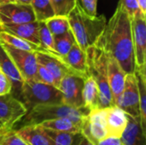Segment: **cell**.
Instances as JSON below:
<instances>
[{"label": "cell", "mask_w": 146, "mask_h": 145, "mask_svg": "<svg viewBox=\"0 0 146 145\" xmlns=\"http://www.w3.org/2000/svg\"><path fill=\"white\" fill-rule=\"evenodd\" d=\"M96 44L114 57L126 73L135 72L132 19L119 3Z\"/></svg>", "instance_id": "6da1fadb"}, {"label": "cell", "mask_w": 146, "mask_h": 145, "mask_svg": "<svg viewBox=\"0 0 146 145\" xmlns=\"http://www.w3.org/2000/svg\"><path fill=\"white\" fill-rule=\"evenodd\" d=\"M68 19L75 41L84 51L96 44L107 23L104 15L91 16L86 14L78 0Z\"/></svg>", "instance_id": "7a4b0ae2"}, {"label": "cell", "mask_w": 146, "mask_h": 145, "mask_svg": "<svg viewBox=\"0 0 146 145\" xmlns=\"http://www.w3.org/2000/svg\"><path fill=\"white\" fill-rule=\"evenodd\" d=\"M86 54L89 75L94 79L98 88L99 108L104 109L114 106L112 93L108 83L107 54L97 44L89 47L86 50Z\"/></svg>", "instance_id": "3957f363"}, {"label": "cell", "mask_w": 146, "mask_h": 145, "mask_svg": "<svg viewBox=\"0 0 146 145\" xmlns=\"http://www.w3.org/2000/svg\"><path fill=\"white\" fill-rule=\"evenodd\" d=\"M89 110L83 108H74L64 103L39 104L30 109L22 118V126L37 125L42 121L57 118H68L83 126Z\"/></svg>", "instance_id": "277c9868"}, {"label": "cell", "mask_w": 146, "mask_h": 145, "mask_svg": "<svg viewBox=\"0 0 146 145\" xmlns=\"http://www.w3.org/2000/svg\"><path fill=\"white\" fill-rule=\"evenodd\" d=\"M21 100L29 110L39 104L62 103V94L58 88L52 85L42 83L35 79L24 80Z\"/></svg>", "instance_id": "5b68a950"}, {"label": "cell", "mask_w": 146, "mask_h": 145, "mask_svg": "<svg viewBox=\"0 0 146 145\" xmlns=\"http://www.w3.org/2000/svg\"><path fill=\"white\" fill-rule=\"evenodd\" d=\"M135 70L146 71V15L142 11L132 18Z\"/></svg>", "instance_id": "8992f818"}, {"label": "cell", "mask_w": 146, "mask_h": 145, "mask_svg": "<svg viewBox=\"0 0 146 145\" xmlns=\"http://www.w3.org/2000/svg\"><path fill=\"white\" fill-rule=\"evenodd\" d=\"M28 109L25 103L12 93L0 96V121L9 129L27 115Z\"/></svg>", "instance_id": "52a82bcc"}, {"label": "cell", "mask_w": 146, "mask_h": 145, "mask_svg": "<svg viewBox=\"0 0 146 145\" xmlns=\"http://www.w3.org/2000/svg\"><path fill=\"white\" fill-rule=\"evenodd\" d=\"M84 79L82 75L73 71L68 72L62 78L59 85V90L62 94V103L74 108H83Z\"/></svg>", "instance_id": "ba28073f"}, {"label": "cell", "mask_w": 146, "mask_h": 145, "mask_svg": "<svg viewBox=\"0 0 146 145\" xmlns=\"http://www.w3.org/2000/svg\"><path fill=\"white\" fill-rule=\"evenodd\" d=\"M0 43L13 60L24 80L34 79L38 68L36 52L16 49L2 40H0Z\"/></svg>", "instance_id": "9c48e42d"}, {"label": "cell", "mask_w": 146, "mask_h": 145, "mask_svg": "<svg viewBox=\"0 0 146 145\" xmlns=\"http://www.w3.org/2000/svg\"><path fill=\"white\" fill-rule=\"evenodd\" d=\"M36 17L30 4L9 3L0 4V26L35 21Z\"/></svg>", "instance_id": "30bf717a"}, {"label": "cell", "mask_w": 146, "mask_h": 145, "mask_svg": "<svg viewBox=\"0 0 146 145\" xmlns=\"http://www.w3.org/2000/svg\"><path fill=\"white\" fill-rule=\"evenodd\" d=\"M119 108L127 115L139 118V94L136 76L133 73H127L125 79V86L117 103Z\"/></svg>", "instance_id": "8fae6325"}, {"label": "cell", "mask_w": 146, "mask_h": 145, "mask_svg": "<svg viewBox=\"0 0 146 145\" xmlns=\"http://www.w3.org/2000/svg\"><path fill=\"white\" fill-rule=\"evenodd\" d=\"M0 69L5 73L12 84L11 93L21 100V88L24 79L19 69L14 63L13 60L7 53L2 44L0 43Z\"/></svg>", "instance_id": "7c38bea8"}, {"label": "cell", "mask_w": 146, "mask_h": 145, "mask_svg": "<svg viewBox=\"0 0 146 145\" xmlns=\"http://www.w3.org/2000/svg\"><path fill=\"white\" fill-rule=\"evenodd\" d=\"M107 72H108V83L112 93L115 105H117L125 86L126 73L121 68L118 62L112 56H108Z\"/></svg>", "instance_id": "4fadbf2b"}, {"label": "cell", "mask_w": 146, "mask_h": 145, "mask_svg": "<svg viewBox=\"0 0 146 145\" xmlns=\"http://www.w3.org/2000/svg\"><path fill=\"white\" fill-rule=\"evenodd\" d=\"M60 56L48 54L44 52H36L38 63L43 65L51 74L54 79V85L59 89L60 82L62 78L72 70L60 59ZM74 72V71H73Z\"/></svg>", "instance_id": "5bb4252c"}, {"label": "cell", "mask_w": 146, "mask_h": 145, "mask_svg": "<svg viewBox=\"0 0 146 145\" xmlns=\"http://www.w3.org/2000/svg\"><path fill=\"white\" fill-rule=\"evenodd\" d=\"M127 114L116 105L106 108L108 137L121 138L127 125Z\"/></svg>", "instance_id": "9a60e30c"}, {"label": "cell", "mask_w": 146, "mask_h": 145, "mask_svg": "<svg viewBox=\"0 0 146 145\" xmlns=\"http://www.w3.org/2000/svg\"><path fill=\"white\" fill-rule=\"evenodd\" d=\"M0 30L4 31L9 34L26 39L32 43L39 44V21H35L32 22L1 25ZM40 45V44H39Z\"/></svg>", "instance_id": "2e32d148"}, {"label": "cell", "mask_w": 146, "mask_h": 145, "mask_svg": "<svg viewBox=\"0 0 146 145\" xmlns=\"http://www.w3.org/2000/svg\"><path fill=\"white\" fill-rule=\"evenodd\" d=\"M59 57L74 73L82 75L84 78L89 76L86 51L82 50L77 43L73 45L67 55Z\"/></svg>", "instance_id": "e0dca14e"}, {"label": "cell", "mask_w": 146, "mask_h": 145, "mask_svg": "<svg viewBox=\"0 0 146 145\" xmlns=\"http://www.w3.org/2000/svg\"><path fill=\"white\" fill-rule=\"evenodd\" d=\"M15 132L27 145H54L44 128L38 125L23 126Z\"/></svg>", "instance_id": "ac0fdd59"}, {"label": "cell", "mask_w": 146, "mask_h": 145, "mask_svg": "<svg viewBox=\"0 0 146 145\" xmlns=\"http://www.w3.org/2000/svg\"><path fill=\"white\" fill-rule=\"evenodd\" d=\"M127 125L121 136V141L125 145H142L144 143V136L141 126L140 120L127 115Z\"/></svg>", "instance_id": "d6986e66"}, {"label": "cell", "mask_w": 146, "mask_h": 145, "mask_svg": "<svg viewBox=\"0 0 146 145\" xmlns=\"http://www.w3.org/2000/svg\"><path fill=\"white\" fill-rule=\"evenodd\" d=\"M83 107L87 110L99 109V92L96 81L89 75L84 79L82 90Z\"/></svg>", "instance_id": "ffe728a7"}, {"label": "cell", "mask_w": 146, "mask_h": 145, "mask_svg": "<svg viewBox=\"0 0 146 145\" xmlns=\"http://www.w3.org/2000/svg\"><path fill=\"white\" fill-rule=\"evenodd\" d=\"M43 128L50 129L53 131L58 132H73L78 133L81 132L82 126L74 121L68 118H57L53 120H48L37 124Z\"/></svg>", "instance_id": "44dd1931"}, {"label": "cell", "mask_w": 146, "mask_h": 145, "mask_svg": "<svg viewBox=\"0 0 146 145\" xmlns=\"http://www.w3.org/2000/svg\"><path fill=\"white\" fill-rule=\"evenodd\" d=\"M0 40L9 44V45H11L16 49L32 51V52H44V53L50 54V52H48L45 49H44L39 44L32 43L30 41H27L26 39L14 36L12 34H9L4 31H1V30H0Z\"/></svg>", "instance_id": "7402d4cb"}, {"label": "cell", "mask_w": 146, "mask_h": 145, "mask_svg": "<svg viewBox=\"0 0 146 145\" xmlns=\"http://www.w3.org/2000/svg\"><path fill=\"white\" fill-rule=\"evenodd\" d=\"M136 76L139 94V118H140V126L144 136H145L146 126V73L134 72Z\"/></svg>", "instance_id": "603a6c76"}, {"label": "cell", "mask_w": 146, "mask_h": 145, "mask_svg": "<svg viewBox=\"0 0 146 145\" xmlns=\"http://www.w3.org/2000/svg\"><path fill=\"white\" fill-rule=\"evenodd\" d=\"M45 133L51 138L54 145H77L82 138V133H73L53 131L44 128Z\"/></svg>", "instance_id": "cb8c5ba5"}, {"label": "cell", "mask_w": 146, "mask_h": 145, "mask_svg": "<svg viewBox=\"0 0 146 145\" xmlns=\"http://www.w3.org/2000/svg\"><path fill=\"white\" fill-rule=\"evenodd\" d=\"M31 6L38 21H45L56 15L50 0H33Z\"/></svg>", "instance_id": "d4e9b609"}, {"label": "cell", "mask_w": 146, "mask_h": 145, "mask_svg": "<svg viewBox=\"0 0 146 145\" xmlns=\"http://www.w3.org/2000/svg\"><path fill=\"white\" fill-rule=\"evenodd\" d=\"M74 44L76 41L71 29L63 34L54 37V49L60 56L67 55Z\"/></svg>", "instance_id": "484cf974"}, {"label": "cell", "mask_w": 146, "mask_h": 145, "mask_svg": "<svg viewBox=\"0 0 146 145\" xmlns=\"http://www.w3.org/2000/svg\"><path fill=\"white\" fill-rule=\"evenodd\" d=\"M44 22L53 37L63 34L68 30H70L68 16L54 15Z\"/></svg>", "instance_id": "4316f807"}, {"label": "cell", "mask_w": 146, "mask_h": 145, "mask_svg": "<svg viewBox=\"0 0 146 145\" xmlns=\"http://www.w3.org/2000/svg\"><path fill=\"white\" fill-rule=\"evenodd\" d=\"M39 44L50 54L59 56L54 49V37L48 29L44 21H39Z\"/></svg>", "instance_id": "83f0119b"}, {"label": "cell", "mask_w": 146, "mask_h": 145, "mask_svg": "<svg viewBox=\"0 0 146 145\" xmlns=\"http://www.w3.org/2000/svg\"><path fill=\"white\" fill-rule=\"evenodd\" d=\"M55 15L68 16L74 8L77 0H50Z\"/></svg>", "instance_id": "f1b7e54d"}, {"label": "cell", "mask_w": 146, "mask_h": 145, "mask_svg": "<svg viewBox=\"0 0 146 145\" xmlns=\"http://www.w3.org/2000/svg\"><path fill=\"white\" fill-rule=\"evenodd\" d=\"M34 79L37 80V81L45 83V84H48V85H52L55 86L54 79H53L51 74L50 73V72L43 65H41L39 63H38V68H37V72H36V75H35Z\"/></svg>", "instance_id": "f546056e"}, {"label": "cell", "mask_w": 146, "mask_h": 145, "mask_svg": "<svg viewBox=\"0 0 146 145\" xmlns=\"http://www.w3.org/2000/svg\"><path fill=\"white\" fill-rule=\"evenodd\" d=\"M129 15L131 19L139 11V7L138 5L137 0H120L118 3Z\"/></svg>", "instance_id": "4dcf8cb0"}, {"label": "cell", "mask_w": 146, "mask_h": 145, "mask_svg": "<svg viewBox=\"0 0 146 145\" xmlns=\"http://www.w3.org/2000/svg\"><path fill=\"white\" fill-rule=\"evenodd\" d=\"M0 145H27L13 130L0 139Z\"/></svg>", "instance_id": "1f68e13d"}, {"label": "cell", "mask_w": 146, "mask_h": 145, "mask_svg": "<svg viewBox=\"0 0 146 145\" xmlns=\"http://www.w3.org/2000/svg\"><path fill=\"white\" fill-rule=\"evenodd\" d=\"M81 8L86 14L91 16L97 15V3L98 0H78Z\"/></svg>", "instance_id": "d6a6232c"}, {"label": "cell", "mask_w": 146, "mask_h": 145, "mask_svg": "<svg viewBox=\"0 0 146 145\" xmlns=\"http://www.w3.org/2000/svg\"><path fill=\"white\" fill-rule=\"evenodd\" d=\"M12 84L5 73L0 69V96L11 93Z\"/></svg>", "instance_id": "836d02e7"}, {"label": "cell", "mask_w": 146, "mask_h": 145, "mask_svg": "<svg viewBox=\"0 0 146 145\" xmlns=\"http://www.w3.org/2000/svg\"><path fill=\"white\" fill-rule=\"evenodd\" d=\"M95 145H125L121 141V138H115V137H108L98 143Z\"/></svg>", "instance_id": "e575fe53"}, {"label": "cell", "mask_w": 146, "mask_h": 145, "mask_svg": "<svg viewBox=\"0 0 146 145\" xmlns=\"http://www.w3.org/2000/svg\"><path fill=\"white\" fill-rule=\"evenodd\" d=\"M139 9L146 15V0H137Z\"/></svg>", "instance_id": "d590c367"}, {"label": "cell", "mask_w": 146, "mask_h": 145, "mask_svg": "<svg viewBox=\"0 0 146 145\" xmlns=\"http://www.w3.org/2000/svg\"><path fill=\"white\" fill-rule=\"evenodd\" d=\"M77 145H94L91 141H89L83 134H82V138L80 140V142L78 143Z\"/></svg>", "instance_id": "8d00e7d4"}, {"label": "cell", "mask_w": 146, "mask_h": 145, "mask_svg": "<svg viewBox=\"0 0 146 145\" xmlns=\"http://www.w3.org/2000/svg\"><path fill=\"white\" fill-rule=\"evenodd\" d=\"M12 129H9L7 127H0V139L6 136L9 132H10Z\"/></svg>", "instance_id": "74e56055"}, {"label": "cell", "mask_w": 146, "mask_h": 145, "mask_svg": "<svg viewBox=\"0 0 146 145\" xmlns=\"http://www.w3.org/2000/svg\"><path fill=\"white\" fill-rule=\"evenodd\" d=\"M33 0H15V3H21V4H30L32 3Z\"/></svg>", "instance_id": "f35d334b"}, {"label": "cell", "mask_w": 146, "mask_h": 145, "mask_svg": "<svg viewBox=\"0 0 146 145\" xmlns=\"http://www.w3.org/2000/svg\"><path fill=\"white\" fill-rule=\"evenodd\" d=\"M14 2H15V0H0V4L9 3H14Z\"/></svg>", "instance_id": "ab89813d"}, {"label": "cell", "mask_w": 146, "mask_h": 145, "mask_svg": "<svg viewBox=\"0 0 146 145\" xmlns=\"http://www.w3.org/2000/svg\"><path fill=\"white\" fill-rule=\"evenodd\" d=\"M0 127H6V126H4V125L0 121Z\"/></svg>", "instance_id": "60d3db41"}, {"label": "cell", "mask_w": 146, "mask_h": 145, "mask_svg": "<svg viewBox=\"0 0 146 145\" xmlns=\"http://www.w3.org/2000/svg\"></svg>", "instance_id": "b9f144b4"}]
</instances>
